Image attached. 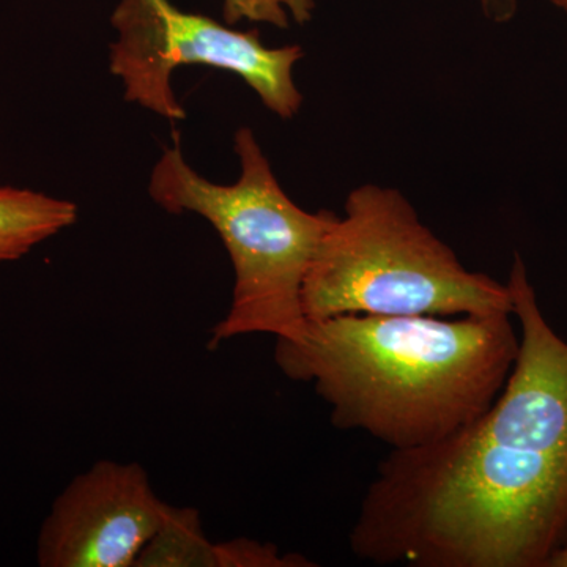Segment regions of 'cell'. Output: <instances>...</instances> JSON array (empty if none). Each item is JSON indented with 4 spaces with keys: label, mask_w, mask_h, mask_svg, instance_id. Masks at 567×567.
Wrapping results in <instances>:
<instances>
[{
    "label": "cell",
    "mask_w": 567,
    "mask_h": 567,
    "mask_svg": "<svg viewBox=\"0 0 567 567\" xmlns=\"http://www.w3.org/2000/svg\"><path fill=\"white\" fill-rule=\"evenodd\" d=\"M78 219L70 200L28 188H0V262L21 259Z\"/></svg>",
    "instance_id": "7"
},
{
    "label": "cell",
    "mask_w": 567,
    "mask_h": 567,
    "mask_svg": "<svg viewBox=\"0 0 567 567\" xmlns=\"http://www.w3.org/2000/svg\"><path fill=\"white\" fill-rule=\"evenodd\" d=\"M315 566L300 555H281L278 548L257 540L240 539L215 544V567H306Z\"/></svg>",
    "instance_id": "10"
},
{
    "label": "cell",
    "mask_w": 567,
    "mask_h": 567,
    "mask_svg": "<svg viewBox=\"0 0 567 567\" xmlns=\"http://www.w3.org/2000/svg\"><path fill=\"white\" fill-rule=\"evenodd\" d=\"M316 0H223L226 24L241 21L289 29L290 24H306L315 18Z\"/></svg>",
    "instance_id": "9"
},
{
    "label": "cell",
    "mask_w": 567,
    "mask_h": 567,
    "mask_svg": "<svg viewBox=\"0 0 567 567\" xmlns=\"http://www.w3.org/2000/svg\"><path fill=\"white\" fill-rule=\"evenodd\" d=\"M136 566H215V544L205 536L199 513L171 507Z\"/></svg>",
    "instance_id": "8"
},
{
    "label": "cell",
    "mask_w": 567,
    "mask_h": 567,
    "mask_svg": "<svg viewBox=\"0 0 567 567\" xmlns=\"http://www.w3.org/2000/svg\"><path fill=\"white\" fill-rule=\"evenodd\" d=\"M487 21L506 24L517 17L520 0H475Z\"/></svg>",
    "instance_id": "11"
},
{
    "label": "cell",
    "mask_w": 567,
    "mask_h": 567,
    "mask_svg": "<svg viewBox=\"0 0 567 567\" xmlns=\"http://www.w3.org/2000/svg\"><path fill=\"white\" fill-rule=\"evenodd\" d=\"M546 2L567 14V0H546Z\"/></svg>",
    "instance_id": "13"
},
{
    "label": "cell",
    "mask_w": 567,
    "mask_h": 567,
    "mask_svg": "<svg viewBox=\"0 0 567 567\" xmlns=\"http://www.w3.org/2000/svg\"><path fill=\"white\" fill-rule=\"evenodd\" d=\"M117 41L111 44V73L122 81L126 102L171 122L186 112L171 80L181 66L230 71L246 82L268 111L289 121L303 106L295 65L303 48H268L259 32H241L205 14L178 9L173 0H121L111 17Z\"/></svg>",
    "instance_id": "5"
},
{
    "label": "cell",
    "mask_w": 567,
    "mask_h": 567,
    "mask_svg": "<svg viewBox=\"0 0 567 567\" xmlns=\"http://www.w3.org/2000/svg\"><path fill=\"white\" fill-rule=\"evenodd\" d=\"M548 567H567V544L554 555V558L548 563Z\"/></svg>",
    "instance_id": "12"
},
{
    "label": "cell",
    "mask_w": 567,
    "mask_h": 567,
    "mask_svg": "<svg viewBox=\"0 0 567 567\" xmlns=\"http://www.w3.org/2000/svg\"><path fill=\"white\" fill-rule=\"evenodd\" d=\"M520 347L502 393L454 434L391 451L350 532L377 566L548 567L567 544V342L516 254Z\"/></svg>",
    "instance_id": "1"
},
{
    "label": "cell",
    "mask_w": 567,
    "mask_h": 567,
    "mask_svg": "<svg viewBox=\"0 0 567 567\" xmlns=\"http://www.w3.org/2000/svg\"><path fill=\"white\" fill-rule=\"evenodd\" d=\"M155 164L148 193L163 210L196 213L215 227L234 265L229 312L212 330L208 347L246 334L295 341L303 333V284L334 212H308L278 182L256 134L237 130L240 177L218 185L183 158L178 134Z\"/></svg>",
    "instance_id": "3"
},
{
    "label": "cell",
    "mask_w": 567,
    "mask_h": 567,
    "mask_svg": "<svg viewBox=\"0 0 567 567\" xmlns=\"http://www.w3.org/2000/svg\"><path fill=\"white\" fill-rule=\"evenodd\" d=\"M513 315L336 316L276 339L284 375L309 383L331 424L391 451L431 445L483 415L502 393L520 347Z\"/></svg>",
    "instance_id": "2"
},
{
    "label": "cell",
    "mask_w": 567,
    "mask_h": 567,
    "mask_svg": "<svg viewBox=\"0 0 567 567\" xmlns=\"http://www.w3.org/2000/svg\"><path fill=\"white\" fill-rule=\"evenodd\" d=\"M306 320L336 316L513 315L507 284L472 271L405 194L364 183L320 241L303 284Z\"/></svg>",
    "instance_id": "4"
},
{
    "label": "cell",
    "mask_w": 567,
    "mask_h": 567,
    "mask_svg": "<svg viewBox=\"0 0 567 567\" xmlns=\"http://www.w3.org/2000/svg\"><path fill=\"white\" fill-rule=\"evenodd\" d=\"M171 506L140 464L100 461L63 488L41 525V567H132Z\"/></svg>",
    "instance_id": "6"
}]
</instances>
